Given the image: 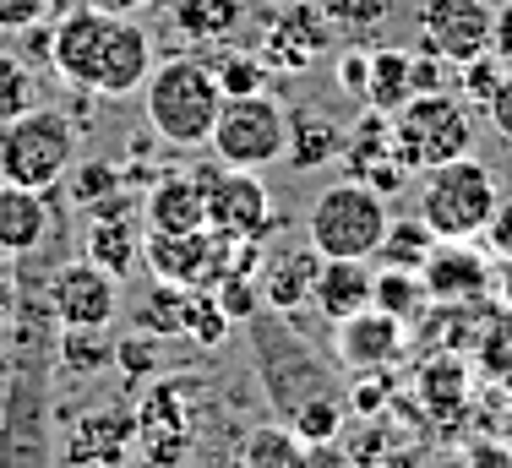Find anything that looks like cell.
Returning <instances> with one entry per match:
<instances>
[{
    "instance_id": "6da1fadb",
    "label": "cell",
    "mask_w": 512,
    "mask_h": 468,
    "mask_svg": "<svg viewBox=\"0 0 512 468\" xmlns=\"http://www.w3.org/2000/svg\"><path fill=\"white\" fill-rule=\"evenodd\" d=\"M44 60L66 88L126 98L142 93V82H148L153 39L142 28V17H126L115 6H66L50 28Z\"/></svg>"
},
{
    "instance_id": "7a4b0ae2",
    "label": "cell",
    "mask_w": 512,
    "mask_h": 468,
    "mask_svg": "<svg viewBox=\"0 0 512 468\" xmlns=\"http://www.w3.org/2000/svg\"><path fill=\"white\" fill-rule=\"evenodd\" d=\"M218 109H224V88L207 60H153L142 82V115L169 147H202L213 137Z\"/></svg>"
},
{
    "instance_id": "3957f363",
    "label": "cell",
    "mask_w": 512,
    "mask_h": 468,
    "mask_svg": "<svg viewBox=\"0 0 512 468\" xmlns=\"http://www.w3.org/2000/svg\"><path fill=\"white\" fill-rule=\"evenodd\" d=\"M77 164V126L60 109H22L0 126V180L28 191H55Z\"/></svg>"
},
{
    "instance_id": "277c9868",
    "label": "cell",
    "mask_w": 512,
    "mask_h": 468,
    "mask_svg": "<svg viewBox=\"0 0 512 468\" xmlns=\"http://www.w3.org/2000/svg\"><path fill=\"white\" fill-rule=\"evenodd\" d=\"M502 186L480 158H447V164L425 169V191H420V218L436 240H480L491 224Z\"/></svg>"
},
{
    "instance_id": "5b68a950",
    "label": "cell",
    "mask_w": 512,
    "mask_h": 468,
    "mask_svg": "<svg viewBox=\"0 0 512 468\" xmlns=\"http://www.w3.org/2000/svg\"><path fill=\"white\" fill-rule=\"evenodd\" d=\"M387 120H393V147L409 164V175H425V169L447 164V158H463L474 147V109L453 88L414 93Z\"/></svg>"
},
{
    "instance_id": "8992f818",
    "label": "cell",
    "mask_w": 512,
    "mask_h": 468,
    "mask_svg": "<svg viewBox=\"0 0 512 468\" xmlns=\"http://www.w3.org/2000/svg\"><path fill=\"white\" fill-rule=\"evenodd\" d=\"M387 224H393L387 218V196H376L360 180H338V186H327L316 196L306 234L322 256H360V262H371Z\"/></svg>"
},
{
    "instance_id": "52a82bcc",
    "label": "cell",
    "mask_w": 512,
    "mask_h": 468,
    "mask_svg": "<svg viewBox=\"0 0 512 468\" xmlns=\"http://www.w3.org/2000/svg\"><path fill=\"white\" fill-rule=\"evenodd\" d=\"M207 147L218 153V164L229 169H267L284 158L289 147V115L273 93H240V98H224L213 120V137Z\"/></svg>"
},
{
    "instance_id": "ba28073f",
    "label": "cell",
    "mask_w": 512,
    "mask_h": 468,
    "mask_svg": "<svg viewBox=\"0 0 512 468\" xmlns=\"http://www.w3.org/2000/svg\"><path fill=\"white\" fill-rule=\"evenodd\" d=\"M202 180V196H207V229L229 234V240H267L273 234V196L256 180V169H229V164H213V169H191Z\"/></svg>"
},
{
    "instance_id": "9c48e42d",
    "label": "cell",
    "mask_w": 512,
    "mask_h": 468,
    "mask_svg": "<svg viewBox=\"0 0 512 468\" xmlns=\"http://www.w3.org/2000/svg\"><path fill=\"white\" fill-rule=\"evenodd\" d=\"M50 316L60 332H109L120 316V278L99 262H66L50 278Z\"/></svg>"
},
{
    "instance_id": "30bf717a",
    "label": "cell",
    "mask_w": 512,
    "mask_h": 468,
    "mask_svg": "<svg viewBox=\"0 0 512 468\" xmlns=\"http://www.w3.org/2000/svg\"><path fill=\"white\" fill-rule=\"evenodd\" d=\"M50 381L44 365H28L11 381L6 425H0V468H50Z\"/></svg>"
},
{
    "instance_id": "8fae6325",
    "label": "cell",
    "mask_w": 512,
    "mask_h": 468,
    "mask_svg": "<svg viewBox=\"0 0 512 468\" xmlns=\"http://www.w3.org/2000/svg\"><path fill=\"white\" fill-rule=\"evenodd\" d=\"M338 164H344V180H360V186H371L376 196H398L409 180V164L393 147V120H387L382 109H365L355 120V131L344 137Z\"/></svg>"
},
{
    "instance_id": "7c38bea8",
    "label": "cell",
    "mask_w": 512,
    "mask_h": 468,
    "mask_svg": "<svg viewBox=\"0 0 512 468\" xmlns=\"http://www.w3.org/2000/svg\"><path fill=\"white\" fill-rule=\"evenodd\" d=\"M191 436H197V414H191L186 381H158L137 409V447L153 458V468H175Z\"/></svg>"
},
{
    "instance_id": "4fadbf2b",
    "label": "cell",
    "mask_w": 512,
    "mask_h": 468,
    "mask_svg": "<svg viewBox=\"0 0 512 468\" xmlns=\"http://www.w3.org/2000/svg\"><path fill=\"white\" fill-rule=\"evenodd\" d=\"M420 33L425 49H436L447 66H463L474 55H491V6L485 0H425Z\"/></svg>"
},
{
    "instance_id": "5bb4252c",
    "label": "cell",
    "mask_w": 512,
    "mask_h": 468,
    "mask_svg": "<svg viewBox=\"0 0 512 468\" xmlns=\"http://www.w3.org/2000/svg\"><path fill=\"white\" fill-rule=\"evenodd\" d=\"M491 256L469 240H436L431 256H425L420 278H425V294L431 305H474L491 294Z\"/></svg>"
},
{
    "instance_id": "9a60e30c",
    "label": "cell",
    "mask_w": 512,
    "mask_h": 468,
    "mask_svg": "<svg viewBox=\"0 0 512 468\" xmlns=\"http://www.w3.org/2000/svg\"><path fill=\"white\" fill-rule=\"evenodd\" d=\"M404 349H409V322L376 311V305L338 322V338H333L338 365H349V371H387V365L404 360Z\"/></svg>"
},
{
    "instance_id": "2e32d148",
    "label": "cell",
    "mask_w": 512,
    "mask_h": 468,
    "mask_svg": "<svg viewBox=\"0 0 512 468\" xmlns=\"http://www.w3.org/2000/svg\"><path fill=\"white\" fill-rule=\"evenodd\" d=\"M131 447H137L131 409H99L71 425V468H126Z\"/></svg>"
},
{
    "instance_id": "e0dca14e",
    "label": "cell",
    "mask_w": 512,
    "mask_h": 468,
    "mask_svg": "<svg viewBox=\"0 0 512 468\" xmlns=\"http://www.w3.org/2000/svg\"><path fill=\"white\" fill-rule=\"evenodd\" d=\"M316 267H322V251L316 245H295V251H273L256 267V294H262L267 311H300L316 289Z\"/></svg>"
},
{
    "instance_id": "ac0fdd59",
    "label": "cell",
    "mask_w": 512,
    "mask_h": 468,
    "mask_svg": "<svg viewBox=\"0 0 512 468\" xmlns=\"http://www.w3.org/2000/svg\"><path fill=\"white\" fill-rule=\"evenodd\" d=\"M376 294V273L371 262H360V256H322V267H316V289H311V305L327 316V322H349L355 311H365Z\"/></svg>"
},
{
    "instance_id": "d6986e66",
    "label": "cell",
    "mask_w": 512,
    "mask_h": 468,
    "mask_svg": "<svg viewBox=\"0 0 512 468\" xmlns=\"http://www.w3.org/2000/svg\"><path fill=\"white\" fill-rule=\"evenodd\" d=\"M142 213H148V229H158V234H197V229H207L202 180L197 175H164V180H153Z\"/></svg>"
},
{
    "instance_id": "ffe728a7",
    "label": "cell",
    "mask_w": 512,
    "mask_h": 468,
    "mask_svg": "<svg viewBox=\"0 0 512 468\" xmlns=\"http://www.w3.org/2000/svg\"><path fill=\"white\" fill-rule=\"evenodd\" d=\"M44 234H50L44 191L0 180V256H33L44 245Z\"/></svg>"
},
{
    "instance_id": "44dd1931",
    "label": "cell",
    "mask_w": 512,
    "mask_h": 468,
    "mask_svg": "<svg viewBox=\"0 0 512 468\" xmlns=\"http://www.w3.org/2000/svg\"><path fill=\"white\" fill-rule=\"evenodd\" d=\"M289 115V147H284V158L295 169H322V164H333L338 153H344V131L333 126L327 115H316V109H284Z\"/></svg>"
},
{
    "instance_id": "7402d4cb",
    "label": "cell",
    "mask_w": 512,
    "mask_h": 468,
    "mask_svg": "<svg viewBox=\"0 0 512 468\" xmlns=\"http://www.w3.org/2000/svg\"><path fill=\"white\" fill-rule=\"evenodd\" d=\"M414 98V55L409 49H371V71H365V104L360 109H404Z\"/></svg>"
},
{
    "instance_id": "603a6c76",
    "label": "cell",
    "mask_w": 512,
    "mask_h": 468,
    "mask_svg": "<svg viewBox=\"0 0 512 468\" xmlns=\"http://www.w3.org/2000/svg\"><path fill=\"white\" fill-rule=\"evenodd\" d=\"M327 33H333V28H322V17H316L311 6H295L273 33H267V60H273V66H289V71H295V66H306V60L322 55Z\"/></svg>"
},
{
    "instance_id": "cb8c5ba5",
    "label": "cell",
    "mask_w": 512,
    "mask_h": 468,
    "mask_svg": "<svg viewBox=\"0 0 512 468\" xmlns=\"http://www.w3.org/2000/svg\"><path fill=\"white\" fill-rule=\"evenodd\" d=\"M88 262L126 283V273L142 262V229L131 218H93L88 224Z\"/></svg>"
},
{
    "instance_id": "d4e9b609",
    "label": "cell",
    "mask_w": 512,
    "mask_h": 468,
    "mask_svg": "<svg viewBox=\"0 0 512 468\" xmlns=\"http://www.w3.org/2000/svg\"><path fill=\"white\" fill-rule=\"evenodd\" d=\"M169 17L191 44H224L240 28V0H169Z\"/></svg>"
},
{
    "instance_id": "484cf974",
    "label": "cell",
    "mask_w": 512,
    "mask_h": 468,
    "mask_svg": "<svg viewBox=\"0 0 512 468\" xmlns=\"http://www.w3.org/2000/svg\"><path fill=\"white\" fill-rule=\"evenodd\" d=\"M371 305H376V311H387V316H398V322H414V316H425L431 294H425V278L409 273V267H376Z\"/></svg>"
},
{
    "instance_id": "4316f807",
    "label": "cell",
    "mask_w": 512,
    "mask_h": 468,
    "mask_svg": "<svg viewBox=\"0 0 512 468\" xmlns=\"http://www.w3.org/2000/svg\"><path fill=\"white\" fill-rule=\"evenodd\" d=\"M431 245H436V234L425 229V218H398V224H387V234H382V245H376L371 262H382V267H409V273H420L425 256H431Z\"/></svg>"
},
{
    "instance_id": "83f0119b",
    "label": "cell",
    "mask_w": 512,
    "mask_h": 468,
    "mask_svg": "<svg viewBox=\"0 0 512 468\" xmlns=\"http://www.w3.org/2000/svg\"><path fill=\"white\" fill-rule=\"evenodd\" d=\"M300 458H306V441L289 425H262L240 447V468H300Z\"/></svg>"
},
{
    "instance_id": "f1b7e54d",
    "label": "cell",
    "mask_w": 512,
    "mask_h": 468,
    "mask_svg": "<svg viewBox=\"0 0 512 468\" xmlns=\"http://www.w3.org/2000/svg\"><path fill=\"white\" fill-rule=\"evenodd\" d=\"M229 316H224V305L213 300V289H186V300H180V332H186L191 343H224L229 338Z\"/></svg>"
},
{
    "instance_id": "f546056e",
    "label": "cell",
    "mask_w": 512,
    "mask_h": 468,
    "mask_svg": "<svg viewBox=\"0 0 512 468\" xmlns=\"http://www.w3.org/2000/svg\"><path fill=\"white\" fill-rule=\"evenodd\" d=\"M474 360H480V371L491 381L512 387V316L496 311L491 322L480 327V338H474Z\"/></svg>"
},
{
    "instance_id": "4dcf8cb0",
    "label": "cell",
    "mask_w": 512,
    "mask_h": 468,
    "mask_svg": "<svg viewBox=\"0 0 512 468\" xmlns=\"http://www.w3.org/2000/svg\"><path fill=\"white\" fill-rule=\"evenodd\" d=\"M60 360H66L77 376H99V371L115 365V343H109V332H66Z\"/></svg>"
},
{
    "instance_id": "1f68e13d",
    "label": "cell",
    "mask_w": 512,
    "mask_h": 468,
    "mask_svg": "<svg viewBox=\"0 0 512 468\" xmlns=\"http://www.w3.org/2000/svg\"><path fill=\"white\" fill-rule=\"evenodd\" d=\"M218 88H224V98H240V93H267V60L256 55H224L213 66Z\"/></svg>"
},
{
    "instance_id": "d6a6232c",
    "label": "cell",
    "mask_w": 512,
    "mask_h": 468,
    "mask_svg": "<svg viewBox=\"0 0 512 468\" xmlns=\"http://www.w3.org/2000/svg\"><path fill=\"white\" fill-rule=\"evenodd\" d=\"M22 109H33V71L22 66L17 55L0 49V126H6L11 115H22Z\"/></svg>"
},
{
    "instance_id": "836d02e7",
    "label": "cell",
    "mask_w": 512,
    "mask_h": 468,
    "mask_svg": "<svg viewBox=\"0 0 512 468\" xmlns=\"http://www.w3.org/2000/svg\"><path fill=\"white\" fill-rule=\"evenodd\" d=\"M502 71H507V66H502L496 55H474V60H463V66H458L463 104H469L474 115H480V109H485V98L496 93V82H502Z\"/></svg>"
},
{
    "instance_id": "e575fe53",
    "label": "cell",
    "mask_w": 512,
    "mask_h": 468,
    "mask_svg": "<svg viewBox=\"0 0 512 468\" xmlns=\"http://www.w3.org/2000/svg\"><path fill=\"white\" fill-rule=\"evenodd\" d=\"M387 17V0H327V22L333 33H365Z\"/></svg>"
},
{
    "instance_id": "d590c367",
    "label": "cell",
    "mask_w": 512,
    "mask_h": 468,
    "mask_svg": "<svg viewBox=\"0 0 512 468\" xmlns=\"http://www.w3.org/2000/svg\"><path fill=\"white\" fill-rule=\"evenodd\" d=\"M115 186H120V180H115V164H82V158L71 164V191H77L82 207H93L99 196H109Z\"/></svg>"
},
{
    "instance_id": "8d00e7d4",
    "label": "cell",
    "mask_w": 512,
    "mask_h": 468,
    "mask_svg": "<svg viewBox=\"0 0 512 468\" xmlns=\"http://www.w3.org/2000/svg\"><path fill=\"white\" fill-rule=\"evenodd\" d=\"M55 11V0H0V28L6 33H28L44 28V17Z\"/></svg>"
},
{
    "instance_id": "74e56055",
    "label": "cell",
    "mask_w": 512,
    "mask_h": 468,
    "mask_svg": "<svg viewBox=\"0 0 512 468\" xmlns=\"http://www.w3.org/2000/svg\"><path fill=\"white\" fill-rule=\"evenodd\" d=\"M338 93L365 104V71H371V49H349V55H338Z\"/></svg>"
},
{
    "instance_id": "f35d334b",
    "label": "cell",
    "mask_w": 512,
    "mask_h": 468,
    "mask_svg": "<svg viewBox=\"0 0 512 468\" xmlns=\"http://www.w3.org/2000/svg\"><path fill=\"white\" fill-rule=\"evenodd\" d=\"M485 120H491V131L502 142H512V66L502 71V82H496V93L485 98V109H480Z\"/></svg>"
},
{
    "instance_id": "ab89813d",
    "label": "cell",
    "mask_w": 512,
    "mask_h": 468,
    "mask_svg": "<svg viewBox=\"0 0 512 468\" xmlns=\"http://www.w3.org/2000/svg\"><path fill=\"white\" fill-rule=\"evenodd\" d=\"M485 251L496 256V262H502V256H512V196H502V202H496V213H491V224H485Z\"/></svg>"
},
{
    "instance_id": "60d3db41",
    "label": "cell",
    "mask_w": 512,
    "mask_h": 468,
    "mask_svg": "<svg viewBox=\"0 0 512 468\" xmlns=\"http://www.w3.org/2000/svg\"><path fill=\"white\" fill-rule=\"evenodd\" d=\"M115 365H120V371H131V376H153V343L148 338L115 343Z\"/></svg>"
},
{
    "instance_id": "b9f144b4",
    "label": "cell",
    "mask_w": 512,
    "mask_h": 468,
    "mask_svg": "<svg viewBox=\"0 0 512 468\" xmlns=\"http://www.w3.org/2000/svg\"><path fill=\"white\" fill-rule=\"evenodd\" d=\"M491 55L502 60V66H512V0L491 6Z\"/></svg>"
},
{
    "instance_id": "7bdbcfd3",
    "label": "cell",
    "mask_w": 512,
    "mask_h": 468,
    "mask_svg": "<svg viewBox=\"0 0 512 468\" xmlns=\"http://www.w3.org/2000/svg\"><path fill=\"white\" fill-rule=\"evenodd\" d=\"M300 468H360V463L349 458V447H338V441H311Z\"/></svg>"
},
{
    "instance_id": "ee69618b",
    "label": "cell",
    "mask_w": 512,
    "mask_h": 468,
    "mask_svg": "<svg viewBox=\"0 0 512 468\" xmlns=\"http://www.w3.org/2000/svg\"><path fill=\"white\" fill-rule=\"evenodd\" d=\"M17 311H22V278H17L11 262H0V327H6Z\"/></svg>"
},
{
    "instance_id": "f6af8a7d",
    "label": "cell",
    "mask_w": 512,
    "mask_h": 468,
    "mask_svg": "<svg viewBox=\"0 0 512 468\" xmlns=\"http://www.w3.org/2000/svg\"><path fill=\"white\" fill-rule=\"evenodd\" d=\"M491 300L502 316H512V256H502V262L491 267Z\"/></svg>"
},
{
    "instance_id": "bcb514c9",
    "label": "cell",
    "mask_w": 512,
    "mask_h": 468,
    "mask_svg": "<svg viewBox=\"0 0 512 468\" xmlns=\"http://www.w3.org/2000/svg\"><path fill=\"white\" fill-rule=\"evenodd\" d=\"M115 11H126V17H142V11H153V6H164V0H109Z\"/></svg>"
},
{
    "instance_id": "7dc6e473",
    "label": "cell",
    "mask_w": 512,
    "mask_h": 468,
    "mask_svg": "<svg viewBox=\"0 0 512 468\" xmlns=\"http://www.w3.org/2000/svg\"><path fill=\"white\" fill-rule=\"evenodd\" d=\"M365 468H404V463H398V458H387V463H365Z\"/></svg>"
},
{
    "instance_id": "c3c4849f",
    "label": "cell",
    "mask_w": 512,
    "mask_h": 468,
    "mask_svg": "<svg viewBox=\"0 0 512 468\" xmlns=\"http://www.w3.org/2000/svg\"><path fill=\"white\" fill-rule=\"evenodd\" d=\"M50 468H55V463H50ZM66 468H71V463H66Z\"/></svg>"
}]
</instances>
